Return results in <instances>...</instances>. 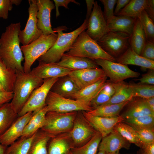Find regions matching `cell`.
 Returning a JSON list of instances; mask_svg holds the SVG:
<instances>
[{
	"mask_svg": "<svg viewBox=\"0 0 154 154\" xmlns=\"http://www.w3.org/2000/svg\"><path fill=\"white\" fill-rule=\"evenodd\" d=\"M88 19L86 18L82 25L75 30L68 33L62 32L64 28L58 27L53 29L57 33V37L52 46L37 60L45 63H56L63 55L68 52L78 35L87 29Z\"/></svg>",
	"mask_w": 154,
	"mask_h": 154,
	"instance_id": "obj_2",
	"label": "cell"
},
{
	"mask_svg": "<svg viewBox=\"0 0 154 154\" xmlns=\"http://www.w3.org/2000/svg\"><path fill=\"white\" fill-rule=\"evenodd\" d=\"M86 32L91 38L96 42L109 32L103 12L97 1L94 2Z\"/></svg>",
	"mask_w": 154,
	"mask_h": 154,
	"instance_id": "obj_13",
	"label": "cell"
},
{
	"mask_svg": "<svg viewBox=\"0 0 154 154\" xmlns=\"http://www.w3.org/2000/svg\"><path fill=\"white\" fill-rule=\"evenodd\" d=\"M128 86L133 97L146 99L154 97V85L131 82L128 84Z\"/></svg>",
	"mask_w": 154,
	"mask_h": 154,
	"instance_id": "obj_40",
	"label": "cell"
},
{
	"mask_svg": "<svg viewBox=\"0 0 154 154\" xmlns=\"http://www.w3.org/2000/svg\"><path fill=\"white\" fill-rule=\"evenodd\" d=\"M85 1L87 7L86 18L88 19L92 11V9L95 1L94 0H86Z\"/></svg>",
	"mask_w": 154,
	"mask_h": 154,
	"instance_id": "obj_52",
	"label": "cell"
},
{
	"mask_svg": "<svg viewBox=\"0 0 154 154\" xmlns=\"http://www.w3.org/2000/svg\"><path fill=\"white\" fill-rule=\"evenodd\" d=\"M137 18L125 16H114L106 21L109 32L131 35Z\"/></svg>",
	"mask_w": 154,
	"mask_h": 154,
	"instance_id": "obj_23",
	"label": "cell"
},
{
	"mask_svg": "<svg viewBox=\"0 0 154 154\" xmlns=\"http://www.w3.org/2000/svg\"><path fill=\"white\" fill-rule=\"evenodd\" d=\"M56 10V17L57 18L60 15L59 11V7H63L66 9H68V5L70 2L74 3L77 5H79L80 3L74 0H53Z\"/></svg>",
	"mask_w": 154,
	"mask_h": 154,
	"instance_id": "obj_47",
	"label": "cell"
},
{
	"mask_svg": "<svg viewBox=\"0 0 154 154\" xmlns=\"http://www.w3.org/2000/svg\"><path fill=\"white\" fill-rule=\"evenodd\" d=\"M21 27L20 22L11 23L6 27L0 37V57L8 67L24 71L22 62L24 58L19 37Z\"/></svg>",
	"mask_w": 154,
	"mask_h": 154,
	"instance_id": "obj_1",
	"label": "cell"
},
{
	"mask_svg": "<svg viewBox=\"0 0 154 154\" xmlns=\"http://www.w3.org/2000/svg\"><path fill=\"white\" fill-rule=\"evenodd\" d=\"M48 111L46 106L36 114H33L27 124L21 138L30 137L40 129L44 125L45 116Z\"/></svg>",
	"mask_w": 154,
	"mask_h": 154,
	"instance_id": "obj_27",
	"label": "cell"
},
{
	"mask_svg": "<svg viewBox=\"0 0 154 154\" xmlns=\"http://www.w3.org/2000/svg\"><path fill=\"white\" fill-rule=\"evenodd\" d=\"M129 37L125 33L109 32L97 42L104 50L116 59L130 47Z\"/></svg>",
	"mask_w": 154,
	"mask_h": 154,
	"instance_id": "obj_9",
	"label": "cell"
},
{
	"mask_svg": "<svg viewBox=\"0 0 154 154\" xmlns=\"http://www.w3.org/2000/svg\"><path fill=\"white\" fill-rule=\"evenodd\" d=\"M57 64L73 70L98 67L93 60L70 55L66 53L63 55Z\"/></svg>",
	"mask_w": 154,
	"mask_h": 154,
	"instance_id": "obj_24",
	"label": "cell"
},
{
	"mask_svg": "<svg viewBox=\"0 0 154 154\" xmlns=\"http://www.w3.org/2000/svg\"><path fill=\"white\" fill-rule=\"evenodd\" d=\"M97 131L86 118L82 112L78 111L72 129L69 132L74 147H79L86 143Z\"/></svg>",
	"mask_w": 154,
	"mask_h": 154,
	"instance_id": "obj_11",
	"label": "cell"
},
{
	"mask_svg": "<svg viewBox=\"0 0 154 154\" xmlns=\"http://www.w3.org/2000/svg\"><path fill=\"white\" fill-rule=\"evenodd\" d=\"M33 115V112H30L18 117L8 129L0 137V143L7 147L18 140L21 137Z\"/></svg>",
	"mask_w": 154,
	"mask_h": 154,
	"instance_id": "obj_16",
	"label": "cell"
},
{
	"mask_svg": "<svg viewBox=\"0 0 154 154\" xmlns=\"http://www.w3.org/2000/svg\"><path fill=\"white\" fill-rule=\"evenodd\" d=\"M45 103L48 111L67 113L92 110L90 104L85 101L64 97L51 91L47 95Z\"/></svg>",
	"mask_w": 154,
	"mask_h": 154,
	"instance_id": "obj_7",
	"label": "cell"
},
{
	"mask_svg": "<svg viewBox=\"0 0 154 154\" xmlns=\"http://www.w3.org/2000/svg\"><path fill=\"white\" fill-rule=\"evenodd\" d=\"M148 0H131L117 16H125L138 18L147 7Z\"/></svg>",
	"mask_w": 154,
	"mask_h": 154,
	"instance_id": "obj_33",
	"label": "cell"
},
{
	"mask_svg": "<svg viewBox=\"0 0 154 154\" xmlns=\"http://www.w3.org/2000/svg\"><path fill=\"white\" fill-rule=\"evenodd\" d=\"M51 137L40 129L37 132L28 154H47V146Z\"/></svg>",
	"mask_w": 154,
	"mask_h": 154,
	"instance_id": "obj_34",
	"label": "cell"
},
{
	"mask_svg": "<svg viewBox=\"0 0 154 154\" xmlns=\"http://www.w3.org/2000/svg\"><path fill=\"white\" fill-rule=\"evenodd\" d=\"M18 117L10 103L0 107V137L8 129Z\"/></svg>",
	"mask_w": 154,
	"mask_h": 154,
	"instance_id": "obj_31",
	"label": "cell"
},
{
	"mask_svg": "<svg viewBox=\"0 0 154 154\" xmlns=\"http://www.w3.org/2000/svg\"><path fill=\"white\" fill-rule=\"evenodd\" d=\"M16 77L15 71L8 67L0 57V83L6 91L13 92Z\"/></svg>",
	"mask_w": 154,
	"mask_h": 154,
	"instance_id": "obj_32",
	"label": "cell"
},
{
	"mask_svg": "<svg viewBox=\"0 0 154 154\" xmlns=\"http://www.w3.org/2000/svg\"></svg>",
	"mask_w": 154,
	"mask_h": 154,
	"instance_id": "obj_60",
	"label": "cell"
},
{
	"mask_svg": "<svg viewBox=\"0 0 154 154\" xmlns=\"http://www.w3.org/2000/svg\"><path fill=\"white\" fill-rule=\"evenodd\" d=\"M37 132L29 137H20L7 147L5 154H28Z\"/></svg>",
	"mask_w": 154,
	"mask_h": 154,
	"instance_id": "obj_38",
	"label": "cell"
},
{
	"mask_svg": "<svg viewBox=\"0 0 154 154\" xmlns=\"http://www.w3.org/2000/svg\"><path fill=\"white\" fill-rule=\"evenodd\" d=\"M130 0H117L114 12V15H116L123 8L130 2Z\"/></svg>",
	"mask_w": 154,
	"mask_h": 154,
	"instance_id": "obj_50",
	"label": "cell"
},
{
	"mask_svg": "<svg viewBox=\"0 0 154 154\" xmlns=\"http://www.w3.org/2000/svg\"><path fill=\"white\" fill-rule=\"evenodd\" d=\"M130 144L119 133L114 131L102 138L98 150L106 152H114L119 151L121 148L129 149Z\"/></svg>",
	"mask_w": 154,
	"mask_h": 154,
	"instance_id": "obj_19",
	"label": "cell"
},
{
	"mask_svg": "<svg viewBox=\"0 0 154 154\" xmlns=\"http://www.w3.org/2000/svg\"><path fill=\"white\" fill-rule=\"evenodd\" d=\"M78 112L61 113L48 111L43 126L40 129L51 138L72 130Z\"/></svg>",
	"mask_w": 154,
	"mask_h": 154,
	"instance_id": "obj_5",
	"label": "cell"
},
{
	"mask_svg": "<svg viewBox=\"0 0 154 154\" xmlns=\"http://www.w3.org/2000/svg\"><path fill=\"white\" fill-rule=\"evenodd\" d=\"M69 132L51 138L47 146V154H69L74 147Z\"/></svg>",
	"mask_w": 154,
	"mask_h": 154,
	"instance_id": "obj_21",
	"label": "cell"
},
{
	"mask_svg": "<svg viewBox=\"0 0 154 154\" xmlns=\"http://www.w3.org/2000/svg\"><path fill=\"white\" fill-rule=\"evenodd\" d=\"M138 80L140 83L150 85L154 84V70L149 69L146 73L143 74Z\"/></svg>",
	"mask_w": 154,
	"mask_h": 154,
	"instance_id": "obj_46",
	"label": "cell"
},
{
	"mask_svg": "<svg viewBox=\"0 0 154 154\" xmlns=\"http://www.w3.org/2000/svg\"><path fill=\"white\" fill-rule=\"evenodd\" d=\"M59 78H52L43 80L42 84L32 92L18 117L27 113L33 112V115L37 113L46 106L47 95L54 84Z\"/></svg>",
	"mask_w": 154,
	"mask_h": 154,
	"instance_id": "obj_8",
	"label": "cell"
},
{
	"mask_svg": "<svg viewBox=\"0 0 154 154\" xmlns=\"http://www.w3.org/2000/svg\"><path fill=\"white\" fill-rule=\"evenodd\" d=\"M15 71L16 77L13 91V96L10 104L18 114L33 91L42 84L43 80L34 74L31 71L29 72Z\"/></svg>",
	"mask_w": 154,
	"mask_h": 154,
	"instance_id": "obj_3",
	"label": "cell"
},
{
	"mask_svg": "<svg viewBox=\"0 0 154 154\" xmlns=\"http://www.w3.org/2000/svg\"><path fill=\"white\" fill-rule=\"evenodd\" d=\"M13 5L11 0H0V19L8 18L9 12L12 10Z\"/></svg>",
	"mask_w": 154,
	"mask_h": 154,
	"instance_id": "obj_45",
	"label": "cell"
},
{
	"mask_svg": "<svg viewBox=\"0 0 154 154\" xmlns=\"http://www.w3.org/2000/svg\"><path fill=\"white\" fill-rule=\"evenodd\" d=\"M37 4L38 29L44 35L56 33L52 28L50 23L51 12L55 7L53 2L50 0H37Z\"/></svg>",
	"mask_w": 154,
	"mask_h": 154,
	"instance_id": "obj_15",
	"label": "cell"
},
{
	"mask_svg": "<svg viewBox=\"0 0 154 154\" xmlns=\"http://www.w3.org/2000/svg\"><path fill=\"white\" fill-rule=\"evenodd\" d=\"M112 85L114 89V93L110 100L104 105L120 104L130 101L133 98L129 88L128 84L123 81L112 83Z\"/></svg>",
	"mask_w": 154,
	"mask_h": 154,
	"instance_id": "obj_29",
	"label": "cell"
},
{
	"mask_svg": "<svg viewBox=\"0 0 154 154\" xmlns=\"http://www.w3.org/2000/svg\"><path fill=\"white\" fill-rule=\"evenodd\" d=\"M144 31L146 40L154 43V21L149 16L145 10L138 18Z\"/></svg>",
	"mask_w": 154,
	"mask_h": 154,
	"instance_id": "obj_41",
	"label": "cell"
},
{
	"mask_svg": "<svg viewBox=\"0 0 154 154\" xmlns=\"http://www.w3.org/2000/svg\"><path fill=\"white\" fill-rule=\"evenodd\" d=\"M57 37L56 33L48 35H42L30 44L22 45L21 49L24 55L23 71H31L32 65L35 61L45 54L53 45Z\"/></svg>",
	"mask_w": 154,
	"mask_h": 154,
	"instance_id": "obj_6",
	"label": "cell"
},
{
	"mask_svg": "<svg viewBox=\"0 0 154 154\" xmlns=\"http://www.w3.org/2000/svg\"><path fill=\"white\" fill-rule=\"evenodd\" d=\"M13 96V92H0V107L4 104L11 101Z\"/></svg>",
	"mask_w": 154,
	"mask_h": 154,
	"instance_id": "obj_48",
	"label": "cell"
},
{
	"mask_svg": "<svg viewBox=\"0 0 154 154\" xmlns=\"http://www.w3.org/2000/svg\"><path fill=\"white\" fill-rule=\"evenodd\" d=\"M7 146L0 144V154H5Z\"/></svg>",
	"mask_w": 154,
	"mask_h": 154,
	"instance_id": "obj_54",
	"label": "cell"
},
{
	"mask_svg": "<svg viewBox=\"0 0 154 154\" xmlns=\"http://www.w3.org/2000/svg\"><path fill=\"white\" fill-rule=\"evenodd\" d=\"M146 40L144 31L139 20L137 18L129 36L130 46L135 52L140 55Z\"/></svg>",
	"mask_w": 154,
	"mask_h": 154,
	"instance_id": "obj_28",
	"label": "cell"
},
{
	"mask_svg": "<svg viewBox=\"0 0 154 154\" xmlns=\"http://www.w3.org/2000/svg\"><path fill=\"white\" fill-rule=\"evenodd\" d=\"M94 60L98 65L101 66L107 77L110 78L109 81L113 83L130 78H137L140 75V73L132 70L126 65L105 59Z\"/></svg>",
	"mask_w": 154,
	"mask_h": 154,
	"instance_id": "obj_10",
	"label": "cell"
},
{
	"mask_svg": "<svg viewBox=\"0 0 154 154\" xmlns=\"http://www.w3.org/2000/svg\"><path fill=\"white\" fill-rule=\"evenodd\" d=\"M141 154H147V153L143 151L142 152Z\"/></svg>",
	"mask_w": 154,
	"mask_h": 154,
	"instance_id": "obj_59",
	"label": "cell"
},
{
	"mask_svg": "<svg viewBox=\"0 0 154 154\" xmlns=\"http://www.w3.org/2000/svg\"><path fill=\"white\" fill-rule=\"evenodd\" d=\"M11 1L13 5H15L17 6L19 5L22 1L21 0H11Z\"/></svg>",
	"mask_w": 154,
	"mask_h": 154,
	"instance_id": "obj_55",
	"label": "cell"
},
{
	"mask_svg": "<svg viewBox=\"0 0 154 154\" xmlns=\"http://www.w3.org/2000/svg\"><path fill=\"white\" fill-rule=\"evenodd\" d=\"M130 101L117 104L102 105L90 111L86 112L88 114L94 116L104 117L118 116H119L120 111Z\"/></svg>",
	"mask_w": 154,
	"mask_h": 154,
	"instance_id": "obj_30",
	"label": "cell"
},
{
	"mask_svg": "<svg viewBox=\"0 0 154 154\" xmlns=\"http://www.w3.org/2000/svg\"><path fill=\"white\" fill-rule=\"evenodd\" d=\"M127 105L126 110L121 115L124 119L145 115L154 116V112L149 108L145 99L137 97H133Z\"/></svg>",
	"mask_w": 154,
	"mask_h": 154,
	"instance_id": "obj_20",
	"label": "cell"
},
{
	"mask_svg": "<svg viewBox=\"0 0 154 154\" xmlns=\"http://www.w3.org/2000/svg\"><path fill=\"white\" fill-rule=\"evenodd\" d=\"M145 100L150 109L153 112H154V97Z\"/></svg>",
	"mask_w": 154,
	"mask_h": 154,
	"instance_id": "obj_53",
	"label": "cell"
},
{
	"mask_svg": "<svg viewBox=\"0 0 154 154\" xmlns=\"http://www.w3.org/2000/svg\"><path fill=\"white\" fill-rule=\"evenodd\" d=\"M68 75L80 89L107 77L103 70L98 67L72 70Z\"/></svg>",
	"mask_w": 154,
	"mask_h": 154,
	"instance_id": "obj_14",
	"label": "cell"
},
{
	"mask_svg": "<svg viewBox=\"0 0 154 154\" xmlns=\"http://www.w3.org/2000/svg\"><path fill=\"white\" fill-rule=\"evenodd\" d=\"M122 121L131 127L136 131L145 129H154V116H143L124 119Z\"/></svg>",
	"mask_w": 154,
	"mask_h": 154,
	"instance_id": "obj_39",
	"label": "cell"
},
{
	"mask_svg": "<svg viewBox=\"0 0 154 154\" xmlns=\"http://www.w3.org/2000/svg\"><path fill=\"white\" fill-rule=\"evenodd\" d=\"M141 149L147 154H154V142L143 145Z\"/></svg>",
	"mask_w": 154,
	"mask_h": 154,
	"instance_id": "obj_51",
	"label": "cell"
},
{
	"mask_svg": "<svg viewBox=\"0 0 154 154\" xmlns=\"http://www.w3.org/2000/svg\"><path fill=\"white\" fill-rule=\"evenodd\" d=\"M102 138L101 134L97 131L92 138L83 145L72 147L71 152L72 154H97Z\"/></svg>",
	"mask_w": 154,
	"mask_h": 154,
	"instance_id": "obj_37",
	"label": "cell"
},
{
	"mask_svg": "<svg viewBox=\"0 0 154 154\" xmlns=\"http://www.w3.org/2000/svg\"><path fill=\"white\" fill-rule=\"evenodd\" d=\"M73 70L57 64L56 63L39 62L38 65L33 68L31 72L42 79L59 78L68 75Z\"/></svg>",
	"mask_w": 154,
	"mask_h": 154,
	"instance_id": "obj_18",
	"label": "cell"
},
{
	"mask_svg": "<svg viewBox=\"0 0 154 154\" xmlns=\"http://www.w3.org/2000/svg\"><path fill=\"white\" fill-rule=\"evenodd\" d=\"M119 151L112 153L106 152V154H119Z\"/></svg>",
	"mask_w": 154,
	"mask_h": 154,
	"instance_id": "obj_57",
	"label": "cell"
},
{
	"mask_svg": "<svg viewBox=\"0 0 154 154\" xmlns=\"http://www.w3.org/2000/svg\"><path fill=\"white\" fill-rule=\"evenodd\" d=\"M136 131L143 145L154 142V129H145Z\"/></svg>",
	"mask_w": 154,
	"mask_h": 154,
	"instance_id": "obj_42",
	"label": "cell"
},
{
	"mask_svg": "<svg viewBox=\"0 0 154 154\" xmlns=\"http://www.w3.org/2000/svg\"><path fill=\"white\" fill-rule=\"evenodd\" d=\"M116 62L125 65L140 66L143 69L154 70V61L141 56L135 52L130 47L116 59Z\"/></svg>",
	"mask_w": 154,
	"mask_h": 154,
	"instance_id": "obj_22",
	"label": "cell"
},
{
	"mask_svg": "<svg viewBox=\"0 0 154 154\" xmlns=\"http://www.w3.org/2000/svg\"><path fill=\"white\" fill-rule=\"evenodd\" d=\"M107 77H106L93 84L80 89L70 98L84 101L90 104L91 101L102 88L106 81Z\"/></svg>",
	"mask_w": 154,
	"mask_h": 154,
	"instance_id": "obj_26",
	"label": "cell"
},
{
	"mask_svg": "<svg viewBox=\"0 0 154 154\" xmlns=\"http://www.w3.org/2000/svg\"><path fill=\"white\" fill-rule=\"evenodd\" d=\"M145 11L149 16L154 20V0H148V4Z\"/></svg>",
	"mask_w": 154,
	"mask_h": 154,
	"instance_id": "obj_49",
	"label": "cell"
},
{
	"mask_svg": "<svg viewBox=\"0 0 154 154\" xmlns=\"http://www.w3.org/2000/svg\"><path fill=\"white\" fill-rule=\"evenodd\" d=\"M82 112L87 120L100 133L102 137L113 132L116 124L124 120L121 115L113 117H104L92 116L86 111H82Z\"/></svg>",
	"mask_w": 154,
	"mask_h": 154,
	"instance_id": "obj_17",
	"label": "cell"
},
{
	"mask_svg": "<svg viewBox=\"0 0 154 154\" xmlns=\"http://www.w3.org/2000/svg\"><path fill=\"white\" fill-rule=\"evenodd\" d=\"M98 154H106V152L103 151H99Z\"/></svg>",
	"mask_w": 154,
	"mask_h": 154,
	"instance_id": "obj_58",
	"label": "cell"
},
{
	"mask_svg": "<svg viewBox=\"0 0 154 154\" xmlns=\"http://www.w3.org/2000/svg\"><path fill=\"white\" fill-rule=\"evenodd\" d=\"M28 2V18L25 28L20 31L19 35L20 42L22 45L30 44L43 35L37 27L38 8L37 0H29Z\"/></svg>",
	"mask_w": 154,
	"mask_h": 154,
	"instance_id": "obj_12",
	"label": "cell"
},
{
	"mask_svg": "<svg viewBox=\"0 0 154 154\" xmlns=\"http://www.w3.org/2000/svg\"><path fill=\"white\" fill-rule=\"evenodd\" d=\"M66 53L72 56L93 60L102 59L116 62V59L104 50L96 41L88 35L85 31L78 35Z\"/></svg>",
	"mask_w": 154,
	"mask_h": 154,
	"instance_id": "obj_4",
	"label": "cell"
},
{
	"mask_svg": "<svg viewBox=\"0 0 154 154\" xmlns=\"http://www.w3.org/2000/svg\"><path fill=\"white\" fill-rule=\"evenodd\" d=\"M140 55L147 59L154 61V43L146 40Z\"/></svg>",
	"mask_w": 154,
	"mask_h": 154,
	"instance_id": "obj_44",
	"label": "cell"
},
{
	"mask_svg": "<svg viewBox=\"0 0 154 154\" xmlns=\"http://www.w3.org/2000/svg\"><path fill=\"white\" fill-rule=\"evenodd\" d=\"M103 5L104 8L103 12L104 17L106 21L114 16V9L117 0H100Z\"/></svg>",
	"mask_w": 154,
	"mask_h": 154,
	"instance_id": "obj_43",
	"label": "cell"
},
{
	"mask_svg": "<svg viewBox=\"0 0 154 154\" xmlns=\"http://www.w3.org/2000/svg\"><path fill=\"white\" fill-rule=\"evenodd\" d=\"M114 93L112 83L110 81H106L100 91L90 103L92 110L104 105L110 100Z\"/></svg>",
	"mask_w": 154,
	"mask_h": 154,
	"instance_id": "obj_36",
	"label": "cell"
},
{
	"mask_svg": "<svg viewBox=\"0 0 154 154\" xmlns=\"http://www.w3.org/2000/svg\"><path fill=\"white\" fill-rule=\"evenodd\" d=\"M6 91L0 83V92H3Z\"/></svg>",
	"mask_w": 154,
	"mask_h": 154,
	"instance_id": "obj_56",
	"label": "cell"
},
{
	"mask_svg": "<svg viewBox=\"0 0 154 154\" xmlns=\"http://www.w3.org/2000/svg\"><path fill=\"white\" fill-rule=\"evenodd\" d=\"M79 90L73 80L67 75L59 78L50 91L63 97L70 98Z\"/></svg>",
	"mask_w": 154,
	"mask_h": 154,
	"instance_id": "obj_25",
	"label": "cell"
},
{
	"mask_svg": "<svg viewBox=\"0 0 154 154\" xmlns=\"http://www.w3.org/2000/svg\"><path fill=\"white\" fill-rule=\"evenodd\" d=\"M114 131L119 133L130 143L134 144L141 148L143 144L136 131L132 127L123 121L117 123L114 127Z\"/></svg>",
	"mask_w": 154,
	"mask_h": 154,
	"instance_id": "obj_35",
	"label": "cell"
}]
</instances>
